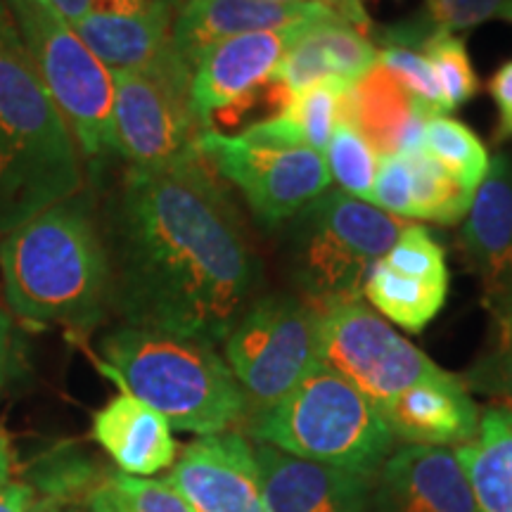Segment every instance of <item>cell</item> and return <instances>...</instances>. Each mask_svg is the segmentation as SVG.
Wrapping results in <instances>:
<instances>
[{
	"instance_id": "42",
	"label": "cell",
	"mask_w": 512,
	"mask_h": 512,
	"mask_svg": "<svg viewBox=\"0 0 512 512\" xmlns=\"http://www.w3.org/2000/svg\"><path fill=\"white\" fill-rule=\"evenodd\" d=\"M496 17L498 19H505V22H512V0H508V3H505L503 8L496 12Z\"/></svg>"
},
{
	"instance_id": "39",
	"label": "cell",
	"mask_w": 512,
	"mask_h": 512,
	"mask_svg": "<svg viewBox=\"0 0 512 512\" xmlns=\"http://www.w3.org/2000/svg\"><path fill=\"white\" fill-rule=\"evenodd\" d=\"M12 472H15V446L10 434L0 427V491L12 482Z\"/></svg>"
},
{
	"instance_id": "11",
	"label": "cell",
	"mask_w": 512,
	"mask_h": 512,
	"mask_svg": "<svg viewBox=\"0 0 512 512\" xmlns=\"http://www.w3.org/2000/svg\"><path fill=\"white\" fill-rule=\"evenodd\" d=\"M190 81L112 72L114 152L138 169H159L195 157L204 128L192 112Z\"/></svg>"
},
{
	"instance_id": "3",
	"label": "cell",
	"mask_w": 512,
	"mask_h": 512,
	"mask_svg": "<svg viewBox=\"0 0 512 512\" xmlns=\"http://www.w3.org/2000/svg\"><path fill=\"white\" fill-rule=\"evenodd\" d=\"M81 190L79 143L0 0V235Z\"/></svg>"
},
{
	"instance_id": "19",
	"label": "cell",
	"mask_w": 512,
	"mask_h": 512,
	"mask_svg": "<svg viewBox=\"0 0 512 512\" xmlns=\"http://www.w3.org/2000/svg\"><path fill=\"white\" fill-rule=\"evenodd\" d=\"M377 413L394 441L441 448H458L475 439L482 415L465 382L451 373L415 384Z\"/></svg>"
},
{
	"instance_id": "4",
	"label": "cell",
	"mask_w": 512,
	"mask_h": 512,
	"mask_svg": "<svg viewBox=\"0 0 512 512\" xmlns=\"http://www.w3.org/2000/svg\"><path fill=\"white\" fill-rule=\"evenodd\" d=\"M102 373L192 434L230 432L247 420V396L214 344L119 325L100 342Z\"/></svg>"
},
{
	"instance_id": "10",
	"label": "cell",
	"mask_w": 512,
	"mask_h": 512,
	"mask_svg": "<svg viewBox=\"0 0 512 512\" xmlns=\"http://www.w3.org/2000/svg\"><path fill=\"white\" fill-rule=\"evenodd\" d=\"M197 155L242 192L264 226H280L330 188L325 155L304 145H268L245 136L202 131Z\"/></svg>"
},
{
	"instance_id": "38",
	"label": "cell",
	"mask_w": 512,
	"mask_h": 512,
	"mask_svg": "<svg viewBox=\"0 0 512 512\" xmlns=\"http://www.w3.org/2000/svg\"><path fill=\"white\" fill-rule=\"evenodd\" d=\"M325 3L332 5V8L337 10V15L342 17L344 22H349L351 27H356V29L370 27L368 15H366V10H363L361 0H325Z\"/></svg>"
},
{
	"instance_id": "44",
	"label": "cell",
	"mask_w": 512,
	"mask_h": 512,
	"mask_svg": "<svg viewBox=\"0 0 512 512\" xmlns=\"http://www.w3.org/2000/svg\"><path fill=\"white\" fill-rule=\"evenodd\" d=\"M88 510H91V512H105V510H102V505L95 503V501H88Z\"/></svg>"
},
{
	"instance_id": "7",
	"label": "cell",
	"mask_w": 512,
	"mask_h": 512,
	"mask_svg": "<svg viewBox=\"0 0 512 512\" xmlns=\"http://www.w3.org/2000/svg\"><path fill=\"white\" fill-rule=\"evenodd\" d=\"M24 53L91 162L114 155L112 72L50 0H3Z\"/></svg>"
},
{
	"instance_id": "30",
	"label": "cell",
	"mask_w": 512,
	"mask_h": 512,
	"mask_svg": "<svg viewBox=\"0 0 512 512\" xmlns=\"http://www.w3.org/2000/svg\"><path fill=\"white\" fill-rule=\"evenodd\" d=\"M325 162H328L330 178H335L339 188L356 200L370 202L380 155L361 133L349 124H337L328 147H325Z\"/></svg>"
},
{
	"instance_id": "22",
	"label": "cell",
	"mask_w": 512,
	"mask_h": 512,
	"mask_svg": "<svg viewBox=\"0 0 512 512\" xmlns=\"http://www.w3.org/2000/svg\"><path fill=\"white\" fill-rule=\"evenodd\" d=\"M174 427L155 408L121 389L93 413L91 437L131 477H155L178 458Z\"/></svg>"
},
{
	"instance_id": "16",
	"label": "cell",
	"mask_w": 512,
	"mask_h": 512,
	"mask_svg": "<svg viewBox=\"0 0 512 512\" xmlns=\"http://www.w3.org/2000/svg\"><path fill=\"white\" fill-rule=\"evenodd\" d=\"M375 512H479L453 448L401 446L375 475Z\"/></svg>"
},
{
	"instance_id": "31",
	"label": "cell",
	"mask_w": 512,
	"mask_h": 512,
	"mask_svg": "<svg viewBox=\"0 0 512 512\" xmlns=\"http://www.w3.org/2000/svg\"><path fill=\"white\" fill-rule=\"evenodd\" d=\"M425 50L427 62L432 64L444 110L453 112L479 91V79L467 55L463 38L456 34H434L420 46Z\"/></svg>"
},
{
	"instance_id": "41",
	"label": "cell",
	"mask_w": 512,
	"mask_h": 512,
	"mask_svg": "<svg viewBox=\"0 0 512 512\" xmlns=\"http://www.w3.org/2000/svg\"><path fill=\"white\" fill-rule=\"evenodd\" d=\"M36 512H91V510H81V508H76V505L57 503V501H50V498H46V501L38 503Z\"/></svg>"
},
{
	"instance_id": "32",
	"label": "cell",
	"mask_w": 512,
	"mask_h": 512,
	"mask_svg": "<svg viewBox=\"0 0 512 512\" xmlns=\"http://www.w3.org/2000/svg\"><path fill=\"white\" fill-rule=\"evenodd\" d=\"M377 64L396 76L427 117H444V100L425 55L408 46H382L377 48Z\"/></svg>"
},
{
	"instance_id": "12",
	"label": "cell",
	"mask_w": 512,
	"mask_h": 512,
	"mask_svg": "<svg viewBox=\"0 0 512 512\" xmlns=\"http://www.w3.org/2000/svg\"><path fill=\"white\" fill-rule=\"evenodd\" d=\"M363 294L399 328L422 332L439 316L448 297L444 249L425 228L411 223L368 273Z\"/></svg>"
},
{
	"instance_id": "46",
	"label": "cell",
	"mask_w": 512,
	"mask_h": 512,
	"mask_svg": "<svg viewBox=\"0 0 512 512\" xmlns=\"http://www.w3.org/2000/svg\"><path fill=\"white\" fill-rule=\"evenodd\" d=\"M36 508H38V505H36ZM34 512H36V510H34Z\"/></svg>"
},
{
	"instance_id": "27",
	"label": "cell",
	"mask_w": 512,
	"mask_h": 512,
	"mask_svg": "<svg viewBox=\"0 0 512 512\" xmlns=\"http://www.w3.org/2000/svg\"><path fill=\"white\" fill-rule=\"evenodd\" d=\"M508 0H427L425 10L408 22L382 31L384 46L420 48L434 34H456L496 17Z\"/></svg>"
},
{
	"instance_id": "36",
	"label": "cell",
	"mask_w": 512,
	"mask_h": 512,
	"mask_svg": "<svg viewBox=\"0 0 512 512\" xmlns=\"http://www.w3.org/2000/svg\"><path fill=\"white\" fill-rule=\"evenodd\" d=\"M38 503L36 486L27 482H10L0 491V512H34Z\"/></svg>"
},
{
	"instance_id": "45",
	"label": "cell",
	"mask_w": 512,
	"mask_h": 512,
	"mask_svg": "<svg viewBox=\"0 0 512 512\" xmlns=\"http://www.w3.org/2000/svg\"><path fill=\"white\" fill-rule=\"evenodd\" d=\"M268 3H306V0H268Z\"/></svg>"
},
{
	"instance_id": "23",
	"label": "cell",
	"mask_w": 512,
	"mask_h": 512,
	"mask_svg": "<svg viewBox=\"0 0 512 512\" xmlns=\"http://www.w3.org/2000/svg\"><path fill=\"white\" fill-rule=\"evenodd\" d=\"M375 64L377 46L361 29L344 19H328L302 31L280 60L271 81L287 93H299L323 79L356 83Z\"/></svg>"
},
{
	"instance_id": "20",
	"label": "cell",
	"mask_w": 512,
	"mask_h": 512,
	"mask_svg": "<svg viewBox=\"0 0 512 512\" xmlns=\"http://www.w3.org/2000/svg\"><path fill=\"white\" fill-rule=\"evenodd\" d=\"M460 247L484 297L512 290V157L505 152L491 159L472 197Z\"/></svg>"
},
{
	"instance_id": "2",
	"label": "cell",
	"mask_w": 512,
	"mask_h": 512,
	"mask_svg": "<svg viewBox=\"0 0 512 512\" xmlns=\"http://www.w3.org/2000/svg\"><path fill=\"white\" fill-rule=\"evenodd\" d=\"M0 278L19 323L81 337L98 328L112 309V271L93 197L81 190L3 233Z\"/></svg>"
},
{
	"instance_id": "13",
	"label": "cell",
	"mask_w": 512,
	"mask_h": 512,
	"mask_svg": "<svg viewBox=\"0 0 512 512\" xmlns=\"http://www.w3.org/2000/svg\"><path fill=\"white\" fill-rule=\"evenodd\" d=\"M169 470L192 512H266L254 446L242 432L197 437Z\"/></svg>"
},
{
	"instance_id": "25",
	"label": "cell",
	"mask_w": 512,
	"mask_h": 512,
	"mask_svg": "<svg viewBox=\"0 0 512 512\" xmlns=\"http://www.w3.org/2000/svg\"><path fill=\"white\" fill-rule=\"evenodd\" d=\"M422 150L470 192H477L491 164L486 145L477 133L448 117L427 119Z\"/></svg>"
},
{
	"instance_id": "37",
	"label": "cell",
	"mask_w": 512,
	"mask_h": 512,
	"mask_svg": "<svg viewBox=\"0 0 512 512\" xmlns=\"http://www.w3.org/2000/svg\"><path fill=\"white\" fill-rule=\"evenodd\" d=\"M155 8H166V5L152 3V0H93L91 12H107V15H140V12H150Z\"/></svg>"
},
{
	"instance_id": "21",
	"label": "cell",
	"mask_w": 512,
	"mask_h": 512,
	"mask_svg": "<svg viewBox=\"0 0 512 512\" xmlns=\"http://www.w3.org/2000/svg\"><path fill=\"white\" fill-rule=\"evenodd\" d=\"M427 119L432 117L415 105L406 88L382 64H375L349 88L339 112V124H349L361 133L380 157L422 150Z\"/></svg>"
},
{
	"instance_id": "26",
	"label": "cell",
	"mask_w": 512,
	"mask_h": 512,
	"mask_svg": "<svg viewBox=\"0 0 512 512\" xmlns=\"http://www.w3.org/2000/svg\"><path fill=\"white\" fill-rule=\"evenodd\" d=\"M484 304L491 316L489 347L460 380L467 389L496 396L503 406H512V290L484 297Z\"/></svg>"
},
{
	"instance_id": "35",
	"label": "cell",
	"mask_w": 512,
	"mask_h": 512,
	"mask_svg": "<svg viewBox=\"0 0 512 512\" xmlns=\"http://www.w3.org/2000/svg\"><path fill=\"white\" fill-rule=\"evenodd\" d=\"M489 93L496 100L498 117H501V126H498V138L512 136V60L505 62L498 72L491 76Z\"/></svg>"
},
{
	"instance_id": "24",
	"label": "cell",
	"mask_w": 512,
	"mask_h": 512,
	"mask_svg": "<svg viewBox=\"0 0 512 512\" xmlns=\"http://www.w3.org/2000/svg\"><path fill=\"white\" fill-rule=\"evenodd\" d=\"M453 451L479 512H512V406L486 408L477 437Z\"/></svg>"
},
{
	"instance_id": "29",
	"label": "cell",
	"mask_w": 512,
	"mask_h": 512,
	"mask_svg": "<svg viewBox=\"0 0 512 512\" xmlns=\"http://www.w3.org/2000/svg\"><path fill=\"white\" fill-rule=\"evenodd\" d=\"M88 501L100 503L105 512H192L166 477H131L124 472L107 475Z\"/></svg>"
},
{
	"instance_id": "33",
	"label": "cell",
	"mask_w": 512,
	"mask_h": 512,
	"mask_svg": "<svg viewBox=\"0 0 512 512\" xmlns=\"http://www.w3.org/2000/svg\"><path fill=\"white\" fill-rule=\"evenodd\" d=\"M370 204L396 219H413V181L406 155L380 157Z\"/></svg>"
},
{
	"instance_id": "15",
	"label": "cell",
	"mask_w": 512,
	"mask_h": 512,
	"mask_svg": "<svg viewBox=\"0 0 512 512\" xmlns=\"http://www.w3.org/2000/svg\"><path fill=\"white\" fill-rule=\"evenodd\" d=\"M342 19L325 0L268 3V0H183L171 24V43L181 60L195 64L216 43L254 31H273L299 24Z\"/></svg>"
},
{
	"instance_id": "8",
	"label": "cell",
	"mask_w": 512,
	"mask_h": 512,
	"mask_svg": "<svg viewBox=\"0 0 512 512\" xmlns=\"http://www.w3.org/2000/svg\"><path fill=\"white\" fill-rule=\"evenodd\" d=\"M320 311L285 292L256 297L223 339V358L247 396L249 413L278 403L318 363Z\"/></svg>"
},
{
	"instance_id": "40",
	"label": "cell",
	"mask_w": 512,
	"mask_h": 512,
	"mask_svg": "<svg viewBox=\"0 0 512 512\" xmlns=\"http://www.w3.org/2000/svg\"><path fill=\"white\" fill-rule=\"evenodd\" d=\"M57 12L67 19L69 24H76L81 17H86L93 10V0H50Z\"/></svg>"
},
{
	"instance_id": "18",
	"label": "cell",
	"mask_w": 512,
	"mask_h": 512,
	"mask_svg": "<svg viewBox=\"0 0 512 512\" xmlns=\"http://www.w3.org/2000/svg\"><path fill=\"white\" fill-rule=\"evenodd\" d=\"M174 15L176 12L169 8H155L140 15L88 12L72 27L110 72L192 79V69L171 43Z\"/></svg>"
},
{
	"instance_id": "34",
	"label": "cell",
	"mask_w": 512,
	"mask_h": 512,
	"mask_svg": "<svg viewBox=\"0 0 512 512\" xmlns=\"http://www.w3.org/2000/svg\"><path fill=\"white\" fill-rule=\"evenodd\" d=\"M29 373V347L12 313L0 309V389L12 387Z\"/></svg>"
},
{
	"instance_id": "5",
	"label": "cell",
	"mask_w": 512,
	"mask_h": 512,
	"mask_svg": "<svg viewBox=\"0 0 512 512\" xmlns=\"http://www.w3.org/2000/svg\"><path fill=\"white\" fill-rule=\"evenodd\" d=\"M245 422L261 444L370 479L394 448L373 403L320 361L290 394Z\"/></svg>"
},
{
	"instance_id": "6",
	"label": "cell",
	"mask_w": 512,
	"mask_h": 512,
	"mask_svg": "<svg viewBox=\"0 0 512 512\" xmlns=\"http://www.w3.org/2000/svg\"><path fill=\"white\" fill-rule=\"evenodd\" d=\"M411 223L344 190L306 204L285 238V261L304 302L318 311L358 302L368 273Z\"/></svg>"
},
{
	"instance_id": "28",
	"label": "cell",
	"mask_w": 512,
	"mask_h": 512,
	"mask_svg": "<svg viewBox=\"0 0 512 512\" xmlns=\"http://www.w3.org/2000/svg\"><path fill=\"white\" fill-rule=\"evenodd\" d=\"M406 159L413 181V219L437 221L446 226L463 221L475 192L446 174L425 150L411 152Z\"/></svg>"
},
{
	"instance_id": "43",
	"label": "cell",
	"mask_w": 512,
	"mask_h": 512,
	"mask_svg": "<svg viewBox=\"0 0 512 512\" xmlns=\"http://www.w3.org/2000/svg\"><path fill=\"white\" fill-rule=\"evenodd\" d=\"M152 3H159V5H166V8H171V10H178L183 5V0H152Z\"/></svg>"
},
{
	"instance_id": "17",
	"label": "cell",
	"mask_w": 512,
	"mask_h": 512,
	"mask_svg": "<svg viewBox=\"0 0 512 512\" xmlns=\"http://www.w3.org/2000/svg\"><path fill=\"white\" fill-rule=\"evenodd\" d=\"M254 456L266 512H368L375 479L268 444L256 446Z\"/></svg>"
},
{
	"instance_id": "1",
	"label": "cell",
	"mask_w": 512,
	"mask_h": 512,
	"mask_svg": "<svg viewBox=\"0 0 512 512\" xmlns=\"http://www.w3.org/2000/svg\"><path fill=\"white\" fill-rule=\"evenodd\" d=\"M124 325L219 344L256 299L261 261L200 155L126 171L100 221Z\"/></svg>"
},
{
	"instance_id": "9",
	"label": "cell",
	"mask_w": 512,
	"mask_h": 512,
	"mask_svg": "<svg viewBox=\"0 0 512 512\" xmlns=\"http://www.w3.org/2000/svg\"><path fill=\"white\" fill-rule=\"evenodd\" d=\"M318 361L356 387L375 411L415 384L446 375L361 299L320 311Z\"/></svg>"
},
{
	"instance_id": "14",
	"label": "cell",
	"mask_w": 512,
	"mask_h": 512,
	"mask_svg": "<svg viewBox=\"0 0 512 512\" xmlns=\"http://www.w3.org/2000/svg\"><path fill=\"white\" fill-rule=\"evenodd\" d=\"M306 27L311 24L240 34L204 50L190 81L192 112L204 131H211L216 112L240 105L273 79L280 60Z\"/></svg>"
}]
</instances>
